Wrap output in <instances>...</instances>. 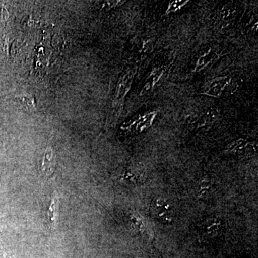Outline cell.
<instances>
[{"mask_svg": "<svg viewBox=\"0 0 258 258\" xmlns=\"http://www.w3.org/2000/svg\"><path fill=\"white\" fill-rule=\"evenodd\" d=\"M227 151L237 155H244V154L250 155L252 153L256 152L255 145L243 139H240L229 144L227 147Z\"/></svg>", "mask_w": 258, "mask_h": 258, "instance_id": "4", "label": "cell"}, {"mask_svg": "<svg viewBox=\"0 0 258 258\" xmlns=\"http://www.w3.org/2000/svg\"><path fill=\"white\" fill-rule=\"evenodd\" d=\"M211 181L210 180L203 179L200 180L198 186V194L200 198H203L210 191L211 188Z\"/></svg>", "mask_w": 258, "mask_h": 258, "instance_id": "11", "label": "cell"}, {"mask_svg": "<svg viewBox=\"0 0 258 258\" xmlns=\"http://www.w3.org/2000/svg\"><path fill=\"white\" fill-rule=\"evenodd\" d=\"M15 101L18 102L20 106H23L24 109L28 112H35L37 111L36 104L35 98L29 93H23L15 97Z\"/></svg>", "mask_w": 258, "mask_h": 258, "instance_id": "6", "label": "cell"}, {"mask_svg": "<svg viewBox=\"0 0 258 258\" xmlns=\"http://www.w3.org/2000/svg\"><path fill=\"white\" fill-rule=\"evenodd\" d=\"M221 227V221L217 218H212L206 221L204 225V232L207 235H217Z\"/></svg>", "mask_w": 258, "mask_h": 258, "instance_id": "9", "label": "cell"}, {"mask_svg": "<svg viewBox=\"0 0 258 258\" xmlns=\"http://www.w3.org/2000/svg\"><path fill=\"white\" fill-rule=\"evenodd\" d=\"M218 111L217 110L212 109L206 111V113L202 115L198 120L195 121V124L198 128H205L206 126H210L216 120Z\"/></svg>", "mask_w": 258, "mask_h": 258, "instance_id": "7", "label": "cell"}, {"mask_svg": "<svg viewBox=\"0 0 258 258\" xmlns=\"http://www.w3.org/2000/svg\"><path fill=\"white\" fill-rule=\"evenodd\" d=\"M165 68L164 66L161 67H156L153 69L152 72L148 76L145 85H144L142 94L147 93L152 91V88L159 82V80L162 77L163 75L165 73Z\"/></svg>", "mask_w": 258, "mask_h": 258, "instance_id": "5", "label": "cell"}, {"mask_svg": "<svg viewBox=\"0 0 258 258\" xmlns=\"http://www.w3.org/2000/svg\"><path fill=\"white\" fill-rule=\"evenodd\" d=\"M215 58H216V53L212 51H210L205 55L200 56L198 62H197V70L203 69V67L208 66L211 61L215 60Z\"/></svg>", "mask_w": 258, "mask_h": 258, "instance_id": "10", "label": "cell"}, {"mask_svg": "<svg viewBox=\"0 0 258 258\" xmlns=\"http://www.w3.org/2000/svg\"><path fill=\"white\" fill-rule=\"evenodd\" d=\"M40 168L42 175L45 177H49L53 174L55 168V156L50 147H47L42 153Z\"/></svg>", "mask_w": 258, "mask_h": 258, "instance_id": "3", "label": "cell"}, {"mask_svg": "<svg viewBox=\"0 0 258 258\" xmlns=\"http://www.w3.org/2000/svg\"><path fill=\"white\" fill-rule=\"evenodd\" d=\"M123 2L121 1H108L106 2V4L105 5H108V9H110V8H113V7L117 6V5H119V3H122Z\"/></svg>", "mask_w": 258, "mask_h": 258, "instance_id": "13", "label": "cell"}, {"mask_svg": "<svg viewBox=\"0 0 258 258\" xmlns=\"http://www.w3.org/2000/svg\"><path fill=\"white\" fill-rule=\"evenodd\" d=\"M188 1L186 0H175V1H171L169 5L166 13H172V12L177 11L178 10L181 9L185 5L187 4Z\"/></svg>", "mask_w": 258, "mask_h": 258, "instance_id": "12", "label": "cell"}, {"mask_svg": "<svg viewBox=\"0 0 258 258\" xmlns=\"http://www.w3.org/2000/svg\"><path fill=\"white\" fill-rule=\"evenodd\" d=\"M47 220L52 230H55L57 224V198H52L47 210Z\"/></svg>", "mask_w": 258, "mask_h": 258, "instance_id": "8", "label": "cell"}, {"mask_svg": "<svg viewBox=\"0 0 258 258\" xmlns=\"http://www.w3.org/2000/svg\"><path fill=\"white\" fill-rule=\"evenodd\" d=\"M152 212L159 221L164 224L171 223L173 220V211L170 204L163 198H157L152 203Z\"/></svg>", "mask_w": 258, "mask_h": 258, "instance_id": "1", "label": "cell"}, {"mask_svg": "<svg viewBox=\"0 0 258 258\" xmlns=\"http://www.w3.org/2000/svg\"><path fill=\"white\" fill-rule=\"evenodd\" d=\"M230 81L231 78L228 76L216 78L209 83L203 93L207 96L219 98L222 96Z\"/></svg>", "mask_w": 258, "mask_h": 258, "instance_id": "2", "label": "cell"}]
</instances>
